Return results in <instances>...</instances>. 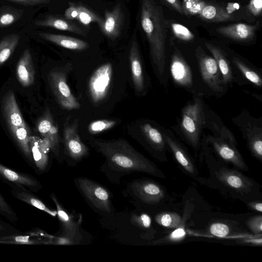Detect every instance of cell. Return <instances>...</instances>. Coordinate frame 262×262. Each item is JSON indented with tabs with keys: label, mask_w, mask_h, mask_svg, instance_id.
<instances>
[{
	"label": "cell",
	"mask_w": 262,
	"mask_h": 262,
	"mask_svg": "<svg viewBox=\"0 0 262 262\" xmlns=\"http://www.w3.org/2000/svg\"><path fill=\"white\" fill-rule=\"evenodd\" d=\"M249 149L256 159L262 160V128L256 125H251L249 122L242 127Z\"/></svg>",
	"instance_id": "4316f807"
},
{
	"label": "cell",
	"mask_w": 262,
	"mask_h": 262,
	"mask_svg": "<svg viewBox=\"0 0 262 262\" xmlns=\"http://www.w3.org/2000/svg\"><path fill=\"white\" fill-rule=\"evenodd\" d=\"M38 35L46 40L70 50H83L89 47L86 42L71 36L45 32L38 33Z\"/></svg>",
	"instance_id": "cb8c5ba5"
},
{
	"label": "cell",
	"mask_w": 262,
	"mask_h": 262,
	"mask_svg": "<svg viewBox=\"0 0 262 262\" xmlns=\"http://www.w3.org/2000/svg\"><path fill=\"white\" fill-rule=\"evenodd\" d=\"M247 225L250 231L254 234H261L262 216L258 215L251 217L247 221Z\"/></svg>",
	"instance_id": "7bdbcfd3"
},
{
	"label": "cell",
	"mask_w": 262,
	"mask_h": 262,
	"mask_svg": "<svg viewBox=\"0 0 262 262\" xmlns=\"http://www.w3.org/2000/svg\"><path fill=\"white\" fill-rule=\"evenodd\" d=\"M81 194L101 213H112L113 210L108 191L103 186L88 178L79 177L74 180Z\"/></svg>",
	"instance_id": "277c9868"
},
{
	"label": "cell",
	"mask_w": 262,
	"mask_h": 262,
	"mask_svg": "<svg viewBox=\"0 0 262 262\" xmlns=\"http://www.w3.org/2000/svg\"><path fill=\"white\" fill-rule=\"evenodd\" d=\"M140 22L148 40L152 62L159 76L165 72L166 21L161 6L154 0H142Z\"/></svg>",
	"instance_id": "7a4b0ae2"
},
{
	"label": "cell",
	"mask_w": 262,
	"mask_h": 262,
	"mask_svg": "<svg viewBox=\"0 0 262 262\" xmlns=\"http://www.w3.org/2000/svg\"><path fill=\"white\" fill-rule=\"evenodd\" d=\"M24 10L10 6L0 8V28L10 26L18 21L23 16Z\"/></svg>",
	"instance_id": "4dcf8cb0"
},
{
	"label": "cell",
	"mask_w": 262,
	"mask_h": 262,
	"mask_svg": "<svg viewBox=\"0 0 262 262\" xmlns=\"http://www.w3.org/2000/svg\"><path fill=\"white\" fill-rule=\"evenodd\" d=\"M135 221L137 225H140L141 227L148 228L151 224V220L150 216L145 213H142L140 215L135 218Z\"/></svg>",
	"instance_id": "bcb514c9"
},
{
	"label": "cell",
	"mask_w": 262,
	"mask_h": 262,
	"mask_svg": "<svg viewBox=\"0 0 262 262\" xmlns=\"http://www.w3.org/2000/svg\"><path fill=\"white\" fill-rule=\"evenodd\" d=\"M155 221L160 225L169 228H176L184 224L183 219L175 212L160 213L155 216Z\"/></svg>",
	"instance_id": "836d02e7"
},
{
	"label": "cell",
	"mask_w": 262,
	"mask_h": 262,
	"mask_svg": "<svg viewBox=\"0 0 262 262\" xmlns=\"http://www.w3.org/2000/svg\"><path fill=\"white\" fill-rule=\"evenodd\" d=\"M142 130L149 146L157 152L159 160L160 155L162 161H166L165 149L167 144L163 132L149 123L144 124Z\"/></svg>",
	"instance_id": "603a6c76"
},
{
	"label": "cell",
	"mask_w": 262,
	"mask_h": 262,
	"mask_svg": "<svg viewBox=\"0 0 262 262\" xmlns=\"http://www.w3.org/2000/svg\"><path fill=\"white\" fill-rule=\"evenodd\" d=\"M217 180L226 187L242 193H249L253 183L247 177L235 170L222 168L216 173Z\"/></svg>",
	"instance_id": "4fadbf2b"
},
{
	"label": "cell",
	"mask_w": 262,
	"mask_h": 262,
	"mask_svg": "<svg viewBox=\"0 0 262 262\" xmlns=\"http://www.w3.org/2000/svg\"><path fill=\"white\" fill-rule=\"evenodd\" d=\"M49 77L52 89L60 105L67 110L79 109L80 104L67 83L66 74L55 71L51 72Z\"/></svg>",
	"instance_id": "52a82bcc"
},
{
	"label": "cell",
	"mask_w": 262,
	"mask_h": 262,
	"mask_svg": "<svg viewBox=\"0 0 262 262\" xmlns=\"http://www.w3.org/2000/svg\"><path fill=\"white\" fill-rule=\"evenodd\" d=\"M218 136H209L208 141L218 156L238 169L248 171V167L235 147L234 137L228 131Z\"/></svg>",
	"instance_id": "8992f818"
},
{
	"label": "cell",
	"mask_w": 262,
	"mask_h": 262,
	"mask_svg": "<svg viewBox=\"0 0 262 262\" xmlns=\"http://www.w3.org/2000/svg\"><path fill=\"white\" fill-rule=\"evenodd\" d=\"M11 194L15 199L42 210L50 215H57V210L48 207L34 192L19 186L11 187Z\"/></svg>",
	"instance_id": "d4e9b609"
},
{
	"label": "cell",
	"mask_w": 262,
	"mask_h": 262,
	"mask_svg": "<svg viewBox=\"0 0 262 262\" xmlns=\"http://www.w3.org/2000/svg\"><path fill=\"white\" fill-rule=\"evenodd\" d=\"M77 15L75 18L79 22L84 25H88L92 23H97L100 26L103 19L91 10L82 5L76 4Z\"/></svg>",
	"instance_id": "d590c367"
},
{
	"label": "cell",
	"mask_w": 262,
	"mask_h": 262,
	"mask_svg": "<svg viewBox=\"0 0 262 262\" xmlns=\"http://www.w3.org/2000/svg\"><path fill=\"white\" fill-rule=\"evenodd\" d=\"M171 25L173 33L180 39L188 41L193 38L194 35L188 29L182 25L172 23Z\"/></svg>",
	"instance_id": "60d3db41"
},
{
	"label": "cell",
	"mask_w": 262,
	"mask_h": 262,
	"mask_svg": "<svg viewBox=\"0 0 262 262\" xmlns=\"http://www.w3.org/2000/svg\"><path fill=\"white\" fill-rule=\"evenodd\" d=\"M9 2L19 4L24 6H35L47 4L50 0H6Z\"/></svg>",
	"instance_id": "7dc6e473"
},
{
	"label": "cell",
	"mask_w": 262,
	"mask_h": 262,
	"mask_svg": "<svg viewBox=\"0 0 262 262\" xmlns=\"http://www.w3.org/2000/svg\"><path fill=\"white\" fill-rule=\"evenodd\" d=\"M37 233H30L28 234L21 233L0 237V243L12 244L38 245L44 244L38 237Z\"/></svg>",
	"instance_id": "1f68e13d"
},
{
	"label": "cell",
	"mask_w": 262,
	"mask_h": 262,
	"mask_svg": "<svg viewBox=\"0 0 262 262\" xmlns=\"http://www.w3.org/2000/svg\"><path fill=\"white\" fill-rule=\"evenodd\" d=\"M170 70L174 82L182 87L190 88L193 76L190 67L178 51H176L171 60Z\"/></svg>",
	"instance_id": "2e32d148"
},
{
	"label": "cell",
	"mask_w": 262,
	"mask_h": 262,
	"mask_svg": "<svg viewBox=\"0 0 262 262\" xmlns=\"http://www.w3.org/2000/svg\"><path fill=\"white\" fill-rule=\"evenodd\" d=\"M198 61L202 77L205 82L212 91L222 92L221 74L214 58L201 53L198 55Z\"/></svg>",
	"instance_id": "8fae6325"
},
{
	"label": "cell",
	"mask_w": 262,
	"mask_h": 262,
	"mask_svg": "<svg viewBox=\"0 0 262 262\" xmlns=\"http://www.w3.org/2000/svg\"><path fill=\"white\" fill-rule=\"evenodd\" d=\"M241 242L244 244H247L252 246H261V234H255V237L253 238L244 239L243 240H242Z\"/></svg>",
	"instance_id": "681fc988"
},
{
	"label": "cell",
	"mask_w": 262,
	"mask_h": 262,
	"mask_svg": "<svg viewBox=\"0 0 262 262\" xmlns=\"http://www.w3.org/2000/svg\"><path fill=\"white\" fill-rule=\"evenodd\" d=\"M1 110L9 128L26 125L13 91H8L1 102Z\"/></svg>",
	"instance_id": "e0dca14e"
},
{
	"label": "cell",
	"mask_w": 262,
	"mask_h": 262,
	"mask_svg": "<svg viewBox=\"0 0 262 262\" xmlns=\"http://www.w3.org/2000/svg\"><path fill=\"white\" fill-rule=\"evenodd\" d=\"M117 121L113 120H99L91 122L88 126L89 132L96 134L111 128L115 125Z\"/></svg>",
	"instance_id": "8d00e7d4"
},
{
	"label": "cell",
	"mask_w": 262,
	"mask_h": 262,
	"mask_svg": "<svg viewBox=\"0 0 262 262\" xmlns=\"http://www.w3.org/2000/svg\"><path fill=\"white\" fill-rule=\"evenodd\" d=\"M261 9L262 0H251L248 9L254 15H259L261 13Z\"/></svg>",
	"instance_id": "f6af8a7d"
},
{
	"label": "cell",
	"mask_w": 262,
	"mask_h": 262,
	"mask_svg": "<svg viewBox=\"0 0 262 262\" xmlns=\"http://www.w3.org/2000/svg\"><path fill=\"white\" fill-rule=\"evenodd\" d=\"M200 14L204 19L214 21H227L232 18L227 10L213 5H206Z\"/></svg>",
	"instance_id": "d6a6232c"
},
{
	"label": "cell",
	"mask_w": 262,
	"mask_h": 262,
	"mask_svg": "<svg viewBox=\"0 0 262 262\" xmlns=\"http://www.w3.org/2000/svg\"><path fill=\"white\" fill-rule=\"evenodd\" d=\"M29 146L32 156L34 170L38 174L46 172L49 168L48 153L51 150L49 142L45 138L30 136Z\"/></svg>",
	"instance_id": "5bb4252c"
},
{
	"label": "cell",
	"mask_w": 262,
	"mask_h": 262,
	"mask_svg": "<svg viewBox=\"0 0 262 262\" xmlns=\"http://www.w3.org/2000/svg\"><path fill=\"white\" fill-rule=\"evenodd\" d=\"M257 28V23L256 25L239 23L219 27L217 28L216 31L233 39L247 41L253 38Z\"/></svg>",
	"instance_id": "7402d4cb"
},
{
	"label": "cell",
	"mask_w": 262,
	"mask_h": 262,
	"mask_svg": "<svg viewBox=\"0 0 262 262\" xmlns=\"http://www.w3.org/2000/svg\"><path fill=\"white\" fill-rule=\"evenodd\" d=\"M20 39L18 34L13 33L4 36L0 41V66L11 56Z\"/></svg>",
	"instance_id": "f546056e"
},
{
	"label": "cell",
	"mask_w": 262,
	"mask_h": 262,
	"mask_svg": "<svg viewBox=\"0 0 262 262\" xmlns=\"http://www.w3.org/2000/svg\"><path fill=\"white\" fill-rule=\"evenodd\" d=\"M248 205L250 208L255 211L260 213L262 212V203L261 202H252L249 203Z\"/></svg>",
	"instance_id": "816d5d0a"
},
{
	"label": "cell",
	"mask_w": 262,
	"mask_h": 262,
	"mask_svg": "<svg viewBox=\"0 0 262 262\" xmlns=\"http://www.w3.org/2000/svg\"><path fill=\"white\" fill-rule=\"evenodd\" d=\"M177 11L181 13H184L182 4L179 0H165Z\"/></svg>",
	"instance_id": "f907efd6"
},
{
	"label": "cell",
	"mask_w": 262,
	"mask_h": 262,
	"mask_svg": "<svg viewBox=\"0 0 262 262\" xmlns=\"http://www.w3.org/2000/svg\"><path fill=\"white\" fill-rule=\"evenodd\" d=\"M124 22V13L120 4L105 13L103 23L99 26L103 33L109 38L114 39L120 34Z\"/></svg>",
	"instance_id": "9a60e30c"
},
{
	"label": "cell",
	"mask_w": 262,
	"mask_h": 262,
	"mask_svg": "<svg viewBox=\"0 0 262 262\" xmlns=\"http://www.w3.org/2000/svg\"><path fill=\"white\" fill-rule=\"evenodd\" d=\"M77 121L72 125H66L64 143L67 155L75 162H79L88 154L87 147L81 142L77 133Z\"/></svg>",
	"instance_id": "30bf717a"
},
{
	"label": "cell",
	"mask_w": 262,
	"mask_h": 262,
	"mask_svg": "<svg viewBox=\"0 0 262 262\" xmlns=\"http://www.w3.org/2000/svg\"><path fill=\"white\" fill-rule=\"evenodd\" d=\"M18 147L28 164L34 169V165L29 146L30 134L26 125L10 129Z\"/></svg>",
	"instance_id": "83f0119b"
},
{
	"label": "cell",
	"mask_w": 262,
	"mask_h": 262,
	"mask_svg": "<svg viewBox=\"0 0 262 262\" xmlns=\"http://www.w3.org/2000/svg\"><path fill=\"white\" fill-rule=\"evenodd\" d=\"M112 66L106 63L99 67L92 74L89 82V92L94 103L102 101L107 94L112 77Z\"/></svg>",
	"instance_id": "ba28073f"
},
{
	"label": "cell",
	"mask_w": 262,
	"mask_h": 262,
	"mask_svg": "<svg viewBox=\"0 0 262 262\" xmlns=\"http://www.w3.org/2000/svg\"><path fill=\"white\" fill-rule=\"evenodd\" d=\"M69 7L65 11L64 18L69 20L75 19L77 15V10L76 4L74 3H69Z\"/></svg>",
	"instance_id": "c3c4849f"
},
{
	"label": "cell",
	"mask_w": 262,
	"mask_h": 262,
	"mask_svg": "<svg viewBox=\"0 0 262 262\" xmlns=\"http://www.w3.org/2000/svg\"><path fill=\"white\" fill-rule=\"evenodd\" d=\"M126 191L134 201L146 205L158 204L165 194L159 184L147 179L133 180L128 185Z\"/></svg>",
	"instance_id": "5b68a950"
},
{
	"label": "cell",
	"mask_w": 262,
	"mask_h": 262,
	"mask_svg": "<svg viewBox=\"0 0 262 262\" xmlns=\"http://www.w3.org/2000/svg\"><path fill=\"white\" fill-rule=\"evenodd\" d=\"M21 233L20 230L0 219V237Z\"/></svg>",
	"instance_id": "ee69618b"
},
{
	"label": "cell",
	"mask_w": 262,
	"mask_h": 262,
	"mask_svg": "<svg viewBox=\"0 0 262 262\" xmlns=\"http://www.w3.org/2000/svg\"><path fill=\"white\" fill-rule=\"evenodd\" d=\"M186 232L184 224L176 228L170 234L164 238L154 242V244L176 243L182 241L186 236Z\"/></svg>",
	"instance_id": "ab89813d"
},
{
	"label": "cell",
	"mask_w": 262,
	"mask_h": 262,
	"mask_svg": "<svg viewBox=\"0 0 262 262\" xmlns=\"http://www.w3.org/2000/svg\"><path fill=\"white\" fill-rule=\"evenodd\" d=\"M91 144L105 158V161L100 169L112 183L119 185L122 177L135 172L165 178L163 172L153 162L125 140L97 139L92 140Z\"/></svg>",
	"instance_id": "6da1fadb"
},
{
	"label": "cell",
	"mask_w": 262,
	"mask_h": 262,
	"mask_svg": "<svg viewBox=\"0 0 262 262\" xmlns=\"http://www.w3.org/2000/svg\"><path fill=\"white\" fill-rule=\"evenodd\" d=\"M34 24L37 26L50 27L73 32L83 36H86V32L74 22L57 15H47L42 19L35 20Z\"/></svg>",
	"instance_id": "44dd1931"
},
{
	"label": "cell",
	"mask_w": 262,
	"mask_h": 262,
	"mask_svg": "<svg viewBox=\"0 0 262 262\" xmlns=\"http://www.w3.org/2000/svg\"><path fill=\"white\" fill-rule=\"evenodd\" d=\"M0 214L12 223L17 222L16 212L11 207L0 191Z\"/></svg>",
	"instance_id": "f35d334b"
},
{
	"label": "cell",
	"mask_w": 262,
	"mask_h": 262,
	"mask_svg": "<svg viewBox=\"0 0 262 262\" xmlns=\"http://www.w3.org/2000/svg\"><path fill=\"white\" fill-rule=\"evenodd\" d=\"M16 75L19 83L24 87L33 84L35 80V69L31 52L25 50L16 68Z\"/></svg>",
	"instance_id": "d6986e66"
},
{
	"label": "cell",
	"mask_w": 262,
	"mask_h": 262,
	"mask_svg": "<svg viewBox=\"0 0 262 262\" xmlns=\"http://www.w3.org/2000/svg\"><path fill=\"white\" fill-rule=\"evenodd\" d=\"M0 178L11 187L19 186L34 193L40 190V182L32 175L15 170L0 163Z\"/></svg>",
	"instance_id": "9c48e42d"
},
{
	"label": "cell",
	"mask_w": 262,
	"mask_h": 262,
	"mask_svg": "<svg viewBox=\"0 0 262 262\" xmlns=\"http://www.w3.org/2000/svg\"><path fill=\"white\" fill-rule=\"evenodd\" d=\"M39 133L50 143L51 150L56 157L59 154V139L58 130L50 117L41 119L37 126Z\"/></svg>",
	"instance_id": "484cf974"
},
{
	"label": "cell",
	"mask_w": 262,
	"mask_h": 262,
	"mask_svg": "<svg viewBox=\"0 0 262 262\" xmlns=\"http://www.w3.org/2000/svg\"><path fill=\"white\" fill-rule=\"evenodd\" d=\"M129 61L135 88L137 91L142 92L144 89V79L141 59L135 34L133 36L131 42Z\"/></svg>",
	"instance_id": "ffe728a7"
},
{
	"label": "cell",
	"mask_w": 262,
	"mask_h": 262,
	"mask_svg": "<svg viewBox=\"0 0 262 262\" xmlns=\"http://www.w3.org/2000/svg\"><path fill=\"white\" fill-rule=\"evenodd\" d=\"M233 62L247 80L257 86H261V78L256 71L238 58L234 57Z\"/></svg>",
	"instance_id": "e575fe53"
},
{
	"label": "cell",
	"mask_w": 262,
	"mask_h": 262,
	"mask_svg": "<svg viewBox=\"0 0 262 262\" xmlns=\"http://www.w3.org/2000/svg\"><path fill=\"white\" fill-rule=\"evenodd\" d=\"M205 123V113L201 100L195 98L183 108L181 129L188 142L194 148L199 143L202 128Z\"/></svg>",
	"instance_id": "3957f363"
},
{
	"label": "cell",
	"mask_w": 262,
	"mask_h": 262,
	"mask_svg": "<svg viewBox=\"0 0 262 262\" xmlns=\"http://www.w3.org/2000/svg\"><path fill=\"white\" fill-rule=\"evenodd\" d=\"M206 5L202 0H183L182 4L184 13L191 15L200 14Z\"/></svg>",
	"instance_id": "74e56055"
},
{
	"label": "cell",
	"mask_w": 262,
	"mask_h": 262,
	"mask_svg": "<svg viewBox=\"0 0 262 262\" xmlns=\"http://www.w3.org/2000/svg\"><path fill=\"white\" fill-rule=\"evenodd\" d=\"M209 231L212 235L215 236L224 237L229 234L230 228L226 224L215 223L210 226Z\"/></svg>",
	"instance_id": "b9f144b4"
},
{
	"label": "cell",
	"mask_w": 262,
	"mask_h": 262,
	"mask_svg": "<svg viewBox=\"0 0 262 262\" xmlns=\"http://www.w3.org/2000/svg\"><path fill=\"white\" fill-rule=\"evenodd\" d=\"M50 197L56 207L57 215L62 228V235L68 238H74L78 233L81 217L77 220L72 214L66 211L53 193Z\"/></svg>",
	"instance_id": "ac0fdd59"
},
{
	"label": "cell",
	"mask_w": 262,
	"mask_h": 262,
	"mask_svg": "<svg viewBox=\"0 0 262 262\" xmlns=\"http://www.w3.org/2000/svg\"><path fill=\"white\" fill-rule=\"evenodd\" d=\"M205 45L216 62L221 74L222 83L226 84L230 82L233 79L232 70L229 62L224 53L220 48L211 43L206 42Z\"/></svg>",
	"instance_id": "f1b7e54d"
},
{
	"label": "cell",
	"mask_w": 262,
	"mask_h": 262,
	"mask_svg": "<svg viewBox=\"0 0 262 262\" xmlns=\"http://www.w3.org/2000/svg\"><path fill=\"white\" fill-rule=\"evenodd\" d=\"M167 145L171 150L176 161L188 174L194 177L198 174L197 168L191 157L184 147L169 132H163Z\"/></svg>",
	"instance_id": "7c38bea8"
}]
</instances>
